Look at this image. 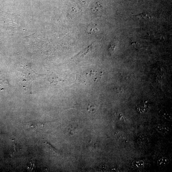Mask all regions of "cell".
<instances>
[{
  "label": "cell",
  "mask_w": 172,
  "mask_h": 172,
  "mask_svg": "<svg viewBox=\"0 0 172 172\" xmlns=\"http://www.w3.org/2000/svg\"><path fill=\"white\" fill-rule=\"evenodd\" d=\"M149 107L148 102L144 100H142L138 102L136 106L137 111L140 114H143L146 112Z\"/></svg>",
  "instance_id": "cell-1"
},
{
  "label": "cell",
  "mask_w": 172,
  "mask_h": 172,
  "mask_svg": "<svg viewBox=\"0 0 172 172\" xmlns=\"http://www.w3.org/2000/svg\"><path fill=\"white\" fill-rule=\"evenodd\" d=\"M155 130L161 135H166L170 133V129L164 125L158 124L155 127Z\"/></svg>",
  "instance_id": "cell-2"
},
{
  "label": "cell",
  "mask_w": 172,
  "mask_h": 172,
  "mask_svg": "<svg viewBox=\"0 0 172 172\" xmlns=\"http://www.w3.org/2000/svg\"><path fill=\"white\" fill-rule=\"evenodd\" d=\"M87 147L90 152H94L97 148V145L94 141L91 140L88 142L87 144Z\"/></svg>",
  "instance_id": "cell-3"
},
{
  "label": "cell",
  "mask_w": 172,
  "mask_h": 172,
  "mask_svg": "<svg viewBox=\"0 0 172 172\" xmlns=\"http://www.w3.org/2000/svg\"><path fill=\"white\" fill-rule=\"evenodd\" d=\"M157 163L159 166H165L168 164L169 160L167 158L163 157L159 159Z\"/></svg>",
  "instance_id": "cell-4"
},
{
  "label": "cell",
  "mask_w": 172,
  "mask_h": 172,
  "mask_svg": "<svg viewBox=\"0 0 172 172\" xmlns=\"http://www.w3.org/2000/svg\"><path fill=\"white\" fill-rule=\"evenodd\" d=\"M46 143L47 146L51 152L56 155L61 156V154L60 151H59L58 150L52 146L49 143Z\"/></svg>",
  "instance_id": "cell-5"
},
{
  "label": "cell",
  "mask_w": 172,
  "mask_h": 172,
  "mask_svg": "<svg viewBox=\"0 0 172 172\" xmlns=\"http://www.w3.org/2000/svg\"><path fill=\"white\" fill-rule=\"evenodd\" d=\"M36 167V163L35 160H32L28 163L27 168L29 170H35Z\"/></svg>",
  "instance_id": "cell-6"
},
{
  "label": "cell",
  "mask_w": 172,
  "mask_h": 172,
  "mask_svg": "<svg viewBox=\"0 0 172 172\" xmlns=\"http://www.w3.org/2000/svg\"><path fill=\"white\" fill-rule=\"evenodd\" d=\"M134 165L137 168H141L144 166V163L142 160H137L134 162Z\"/></svg>",
  "instance_id": "cell-7"
},
{
  "label": "cell",
  "mask_w": 172,
  "mask_h": 172,
  "mask_svg": "<svg viewBox=\"0 0 172 172\" xmlns=\"http://www.w3.org/2000/svg\"><path fill=\"white\" fill-rule=\"evenodd\" d=\"M96 110V107L94 105H90L87 108V110L89 113L91 114L94 113Z\"/></svg>",
  "instance_id": "cell-8"
},
{
  "label": "cell",
  "mask_w": 172,
  "mask_h": 172,
  "mask_svg": "<svg viewBox=\"0 0 172 172\" xmlns=\"http://www.w3.org/2000/svg\"><path fill=\"white\" fill-rule=\"evenodd\" d=\"M18 149L19 147L18 146H17V145L14 144L13 147L11 149V151L10 152L11 154L12 155H14L15 153L17 152Z\"/></svg>",
  "instance_id": "cell-9"
},
{
  "label": "cell",
  "mask_w": 172,
  "mask_h": 172,
  "mask_svg": "<svg viewBox=\"0 0 172 172\" xmlns=\"http://www.w3.org/2000/svg\"><path fill=\"white\" fill-rule=\"evenodd\" d=\"M43 125L41 124L37 123L36 124H34L31 125V127L34 129L37 128H40V127H42Z\"/></svg>",
  "instance_id": "cell-10"
}]
</instances>
